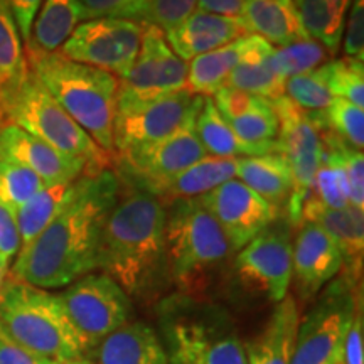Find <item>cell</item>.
Here are the masks:
<instances>
[{
    "label": "cell",
    "mask_w": 364,
    "mask_h": 364,
    "mask_svg": "<svg viewBox=\"0 0 364 364\" xmlns=\"http://www.w3.org/2000/svg\"><path fill=\"white\" fill-rule=\"evenodd\" d=\"M120 179L110 169L83 174L78 189L38 238L19 250L11 277L44 290L63 289L97 268L98 247Z\"/></svg>",
    "instance_id": "1"
},
{
    "label": "cell",
    "mask_w": 364,
    "mask_h": 364,
    "mask_svg": "<svg viewBox=\"0 0 364 364\" xmlns=\"http://www.w3.org/2000/svg\"><path fill=\"white\" fill-rule=\"evenodd\" d=\"M166 213L157 196L135 182L127 188L120 181L117 201L102 230L97 268L127 295L140 297L147 292L166 267Z\"/></svg>",
    "instance_id": "2"
},
{
    "label": "cell",
    "mask_w": 364,
    "mask_h": 364,
    "mask_svg": "<svg viewBox=\"0 0 364 364\" xmlns=\"http://www.w3.org/2000/svg\"><path fill=\"white\" fill-rule=\"evenodd\" d=\"M26 49L29 71L105 152H113L118 78L59 53Z\"/></svg>",
    "instance_id": "3"
},
{
    "label": "cell",
    "mask_w": 364,
    "mask_h": 364,
    "mask_svg": "<svg viewBox=\"0 0 364 364\" xmlns=\"http://www.w3.org/2000/svg\"><path fill=\"white\" fill-rule=\"evenodd\" d=\"M0 329L14 343L49 361H75L88 354L58 294L11 275L0 299Z\"/></svg>",
    "instance_id": "4"
},
{
    "label": "cell",
    "mask_w": 364,
    "mask_h": 364,
    "mask_svg": "<svg viewBox=\"0 0 364 364\" xmlns=\"http://www.w3.org/2000/svg\"><path fill=\"white\" fill-rule=\"evenodd\" d=\"M159 321L169 364H247L243 341L220 307L172 297L161 306Z\"/></svg>",
    "instance_id": "5"
},
{
    "label": "cell",
    "mask_w": 364,
    "mask_h": 364,
    "mask_svg": "<svg viewBox=\"0 0 364 364\" xmlns=\"http://www.w3.org/2000/svg\"><path fill=\"white\" fill-rule=\"evenodd\" d=\"M0 120L19 127L66 156L83 161L86 174H98L112 164V154L95 144L31 71L16 90L0 100Z\"/></svg>",
    "instance_id": "6"
},
{
    "label": "cell",
    "mask_w": 364,
    "mask_h": 364,
    "mask_svg": "<svg viewBox=\"0 0 364 364\" xmlns=\"http://www.w3.org/2000/svg\"><path fill=\"white\" fill-rule=\"evenodd\" d=\"M164 252L171 275L188 289L225 262L231 248L220 223L201 198H196L174 201L166 213Z\"/></svg>",
    "instance_id": "7"
},
{
    "label": "cell",
    "mask_w": 364,
    "mask_h": 364,
    "mask_svg": "<svg viewBox=\"0 0 364 364\" xmlns=\"http://www.w3.org/2000/svg\"><path fill=\"white\" fill-rule=\"evenodd\" d=\"M318 294L299 321L290 364H343L348 332L359 311L356 282L339 277Z\"/></svg>",
    "instance_id": "8"
},
{
    "label": "cell",
    "mask_w": 364,
    "mask_h": 364,
    "mask_svg": "<svg viewBox=\"0 0 364 364\" xmlns=\"http://www.w3.org/2000/svg\"><path fill=\"white\" fill-rule=\"evenodd\" d=\"M272 103L279 117L275 152L285 159L292 174V194L285 209L290 225H300L302 208L311 196L314 177L321 166V132L311 113L297 107L285 95L272 100Z\"/></svg>",
    "instance_id": "9"
},
{
    "label": "cell",
    "mask_w": 364,
    "mask_h": 364,
    "mask_svg": "<svg viewBox=\"0 0 364 364\" xmlns=\"http://www.w3.org/2000/svg\"><path fill=\"white\" fill-rule=\"evenodd\" d=\"M188 90V63L172 51L159 27L145 24L132 70L118 80L117 110L140 107Z\"/></svg>",
    "instance_id": "10"
},
{
    "label": "cell",
    "mask_w": 364,
    "mask_h": 364,
    "mask_svg": "<svg viewBox=\"0 0 364 364\" xmlns=\"http://www.w3.org/2000/svg\"><path fill=\"white\" fill-rule=\"evenodd\" d=\"M144 29V22L132 19L100 17L85 21L73 31L59 54L124 78L139 56Z\"/></svg>",
    "instance_id": "11"
},
{
    "label": "cell",
    "mask_w": 364,
    "mask_h": 364,
    "mask_svg": "<svg viewBox=\"0 0 364 364\" xmlns=\"http://www.w3.org/2000/svg\"><path fill=\"white\" fill-rule=\"evenodd\" d=\"M58 297L88 346V353L100 341L129 322V295L105 273L81 277L65 287Z\"/></svg>",
    "instance_id": "12"
},
{
    "label": "cell",
    "mask_w": 364,
    "mask_h": 364,
    "mask_svg": "<svg viewBox=\"0 0 364 364\" xmlns=\"http://www.w3.org/2000/svg\"><path fill=\"white\" fill-rule=\"evenodd\" d=\"M198 113H193L186 124L167 139L120 152L122 166L132 182L159 198L181 172L208 156L196 134Z\"/></svg>",
    "instance_id": "13"
},
{
    "label": "cell",
    "mask_w": 364,
    "mask_h": 364,
    "mask_svg": "<svg viewBox=\"0 0 364 364\" xmlns=\"http://www.w3.org/2000/svg\"><path fill=\"white\" fill-rule=\"evenodd\" d=\"M236 273L245 284L279 304L289 295L292 282V241L289 223L273 221L240 250Z\"/></svg>",
    "instance_id": "14"
},
{
    "label": "cell",
    "mask_w": 364,
    "mask_h": 364,
    "mask_svg": "<svg viewBox=\"0 0 364 364\" xmlns=\"http://www.w3.org/2000/svg\"><path fill=\"white\" fill-rule=\"evenodd\" d=\"M201 105V95L182 90L140 107L117 110L113 150L120 154L167 139L176 134L193 113L199 112Z\"/></svg>",
    "instance_id": "15"
},
{
    "label": "cell",
    "mask_w": 364,
    "mask_h": 364,
    "mask_svg": "<svg viewBox=\"0 0 364 364\" xmlns=\"http://www.w3.org/2000/svg\"><path fill=\"white\" fill-rule=\"evenodd\" d=\"M201 201L225 231L231 252H240L279 218V209L240 179H231L201 196Z\"/></svg>",
    "instance_id": "16"
},
{
    "label": "cell",
    "mask_w": 364,
    "mask_h": 364,
    "mask_svg": "<svg viewBox=\"0 0 364 364\" xmlns=\"http://www.w3.org/2000/svg\"><path fill=\"white\" fill-rule=\"evenodd\" d=\"M299 226L292 245V279L300 297L309 300L336 279L344 263L338 245L326 230L311 221Z\"/></svg>",
    "instance_id": "17"
},
{
    "label": "cell",
    "mask_w": 364,
    "mask_h": 364,
    "mask_svg": "<svg viewBox=\"0 0 364 364\" xmlns=\"http://www.w3.org/2000/svg\"><path fill=\"white\" fill-rule=\"evenodd\" d=\"M0 159L38 174L46 186L73 182L86 174V164L53 149L19 127L0 124Z\"/></svg>",
    "instance_id": "18"
},
{
    "label": "cell",
    "mask_w": 364,
    "mask_h": 364,
    "mask_svg": "<svg viewBox=\"0 0 364 364\" xmlns=\"http://www.w3.org/2000/svg\"><path fill=\"white\" fill-rule=\"evenodd\" d=\"M272 49L273 46L260 36L248 34L215 51L191 59L188 63V90L193 95L211 97L236 66L263 61Z\"/></svg>",
    "instance_id": "19"
},
{
    "label": "cell",
    "mask_w": 364,
    "mask_h": 364,
    "mask_svg": "<svg viewBox=\"0 0 364 364\" xmlns=\"http://www.w3.org/2000/svg\"><path fill=\"white\" fill-rule=\"evenodd\" d=\"M248 34L241 17L216 16L199 9L182 24L164 33L172 51L186 63Z\"/></svg>",
    "instance_id": "20"
},
{
    "label": "cell",
    "mask_w": 364,
    "mask_h": 364,
    "mask_svg": "<svg viewBox=\"0 0 364 364\" xmlns=\"http://www.w3.org/2000/svg\"><path fill=\"white\" fill-rule=\"evenodd\" d=\"M302 221L316 223L331 235L336 241L346 275L358 282L363 267L364 253V213L363 209L348 206L343 209H331L309 198L302 208Z\"/></svg>",
    "instance_id": "21"
},
{
    "label": "cell",
    "mask_w": 364,
    "mask_h": 364,
    "mask_svg": "<svg viewBox=\"0 0 364 364\" xmlns=\"http://www.w3.org/2000/svg\"><path fill=\"white\" fill-rule=\"evenodd\" d=\"M93 364H169L161 338L144 322H125L86 354Z\"/></svg>",
    "instance_id": "22"
},
{
    "label": "cell",
    "mask_w": 364,
    "mask_h": 364,
    "mask_svg": "<svg viewBox=\"0 0 364 364\" xmlns=\"http://www.w3.org/2000/svg\"><path fill=\"white\" fill-rule=\"evenodd\" d=\"M299 321L297 302L287 295L277 304L260 334L245 344L247 364H290Z\"/></svg>",
    "instance_id": "23"
},
{
    "label": "cell",
    "mask_w": 364,
    "mask_h": 364,
    "mask_svg": "<svg viewBox=\"0 0 364 364\" xmlns=\"http://www.w3.org/2000/svg\"><path fill=\"white\" fill-rule=\"evenodd\" d=\"M241 21L250 34L279 48L309 38L294 0H247Z\"/></svg>",
    "instance_id": "24"
},
{
    "label": "cell",
    "mask_w": 364,
    "mask_h": 364,
    "mask_svg": "<svg viewBox=\"0 0 364 364\" xmlns=\"http://www.w3.org/2000/svg\"><path fill=\"white\" fill-rule=\"evenodd\" d=\"M236 176L243 184L280 211L292 194L289 164L277 152L236 159Z\"/></svg>",
    "instance_id": "25"
},
{
    "label": "cell",
    "mask_w": 364,
    "mask_h": 364,
    "mask_svg": "<svg viewBox=\"0 0 364 364\" xmlns=\"http://www.w3.org/2000/svg\"><path fill=\"white\" fill-rule=\"evenodd\" d=\"M81 22L83 12L78 0H44L34 19L31 39L26 48L58 53Z\"/></svg>",
    "instance_id": "26"
},
{
    "label": "cell",
    "mask_w": 364,
    "mask_h": 364,
    "mask_svg": "<svg viewBox=\"0 0 364 364\" xmlns=\"http://www.w3.org/2000/svg\"><path fill=\"white\" fill-rule=\"evenodd\" d=\"M78 179L65 182V184L46 186L44 189H41L38 194L17 209L16 220L17 226H19L21 248L27 247L31 241L38 238L41 231L71 201L76 189H78Z\"/></svg>",
    "instance_id": "27"
},
{
    "label": "cell",
    "mask_w": 364,
    "mask_h": 364,
    "mask_svg": "<svg viewBox=\"0 0 364 364\" xmlns=\"http://www.w3.org/2000/svg\"><path fill=\"white\" fill-rule=\"evenodd\" d=\"M236 159L209 157L206 156L199 162L193 164L184 172H181L174 181L162 191L159 199H196L216 189L218 186L235 179Z\"/></svg>",
    "instance_id": "28"
},
{
    "label": "cell",
    "mask_w": 364,
    "mask_h": 364,
    "mask_svg": "<svg viewBox=\"0 0 364 364\" xmlns=\"http://www.w3.org/2000/svg\"><path fill=\"white\" fill-rule=\"evenodd\" d=\"M351 0H294L309 38L321 43L331 54L339 49Z\"/></svg>",
    "instance_id": "29"
},
{
    "label": "cell",
    "mask_w": 364,
    "mask_h": 364,
    "mask_svg": "<svg viewBox=\"0 0 364 364\" xmlns=\"http://www.w3.org/2000/svg\"><path fill=\"white\" fill-rule=\"evenodd\" d=\"M196 134H198L199 140H201L206 154L213 157L235 159L238 156H258L252 147H248L247 144H243L236 136L230 124L218 112L211 97H203L201 110H199L198 117H196Z\"/></svg>",
    "instance_id": "30"
},
{
    "label": "cell",
    "mask_w": 364,
    "mask_h": 364,
    "mask_svg": "<svg viewBox=\"0 0 364 364\" xmlns=\"http://www.w3.org/2000/svg\"><path fill=\"white\" fill-rule=\"evenodd\" d=\"M26 49L7 0H0V100L26 80Z\"/></svg>",
    "instance_id": "31"
},
{
    "label": "cell",
    "mask_w": 364,
    "mask_h": 364,
    "mask_svg": "<svg viewBox=\"0 0 364 364\" xmlns=\"http://www.w3.org/2000/svg\"><path fill=\"white\" fill-rule=\"evenodd\" d=\"M226 122L241 142L252 147L258 156L275 152L277 136H279V117H277L272 100L258 97L248 110Z\"/></svg>",
    "instance_id": "32"
},
{
    "label": "cell",
    "mask_w": 364,
    "mask_h": 364,
    "mask_svg": "<svg viewBox=\"0 0 364 364\" xmlns=\"http://www.w3.org/2000/svg\"><path fill=\"white\" fill-rule=\"evenodd\" d=\"M329 51L318 41L307 38L280 48H273L263 63L282 78L304 75L329 63Z\"/></svg>",
    "instance_id": "33"
},
{
    "label": "cell",
    "mask_w": 364,
    "mask_h": 364,
    "mask_svg": "<svg viewBox=\"0 0 364 364\" xmlns=\"http://www.w3.org/2000/svg\"><path fill=\"white\" fill-rule=\"evenodd\" d=\"M318 130H329L351 147H364V110L343 98H332L324 110L309 112Z\"/></svg>",
    "instance_id": "34"
},
{
    "label": "cell",
    "mask_w": 364,
    "mask_h": 364,
    "mask_svg": "<svg viewBox=\"0 0 364 364\" xmlns=\"http://www.w3.org/2000/svg\"><path fill=\"white\" fill-rule=\"evenodd\" d=\"M321 132L322 149L339 164L348 179L349 206L358 209L364 208V156L363 150H358L346 144L343 139L329 130Z\"/></svg>",
    "instance_id": "35"
},
{
    "label": "cell",
    "mask_w": 364,
    "mask_h": 364,
    "mask_svg": "<svg viewBox=\"0 0 364 364\" xmlns=\"http://www.w3.org/2000/svg\"><path fill=\"white\" fill-rule=\"evenodd\" d=\"M223 86L267 100H277L285 95V80L275 75L263 61L243 63L236 66Z\"/></svg>",
    "instance_id": "36"
},
{
    "label": "cell",
    "mask_w": 364,
    "mask_h": 364,
    "mask_svg": "<svg viewBox=\"0 0 364 364\" xmlns=\"http://www.w3.org/2000/svg\"><path fill=\"white\" fill-rule=\"evenodd\" d=\"M285 97L307 112L324 110L332 102V93L327 85V63L304 75L285 80Z\"/></svg>",
    "instance_id": "37"
},
{
    "label": "cell",
    "mask_w": 364,
    "mask_h": 364,
    "mask_svg": "<svg viewBox=\"0 0 364 364\" xmlns=\"http://www.w3.org/2000/svg\"><path fill=\"white\" fill-rule=\"evenodd\" d=\"M309 198L331 209H343L349 206V189L344 171L324 149H322L321 166H318L316 177H314Z\"/></svg>",
    "instance_id": "38"
},
{
    "label": "cell",
    "mask_w": 364,
    "mask_h": 364,
    "mask_svg": "<svg viewBox=\"0 0 364 364\" xmlns=\"http://www.w3.org/2000/svg\"><path fill=\"white\" fill-rule=\"evenodd\" d=\"M44 188L43 179L33 171L0 159V201L14 213Z\"/></svg>",
    "instance_id": "39"
},
{
    "label": "cell",
    "mask_w": 364,
    "mask_h": 364,
    "mask_svg": "<svg viewBox=\"0 0 364 364\" xmlns=\"http://www.w3.org/2000/svg\"><path fill=\"white\" fill-rule=\"evenodd\" d=\"M327 85L334 98L364 108V65L356 58L327 63Z\"/></svg>",
    "instance_id": "40"
},
{
    "label": "cell",
    "mask_w": 364,
    "mask_h": 364,
    "mask_svg": "<svg viewBox=\"0 0 364 364\" xmlns=\"http://www.w3.org/2000/svg\"><path fill=\"white\" fill-rule=\"evenodd\" d=\"M196 6L198 0H147L142 22L167 33L188 19Z\"/></svg>",
    "instance_id": "41"
},
{
    "label": "cell",
    "mask_w": 364,
    "mask_h": 364,
    "mask_svg": "<svg viewBox=\"0 0 364 364\" xmlns=\"http://www.w3.org/2000/svg\"><path fill=\"white\" fill-rule=\"evenodd\" d=\"M83 22L100 17L132 19L142 22L147 0H78Z\"/></svg>",
    "instance_id": "42"
},
{
    "label": "cell",
    "mask_w": 364,
    "mask_h": 364,
    "mask_svg": "<svg viewBox=\"0 0 364 364\" xmlns=\"http://www.w3.org/2000/svg\"><path fill=\"white\" fill-rule=\"evenodd\" d=\"M351 14L344 26V53L348 58L364 61V0L349 4Z\"/></svg>",
    "instance_id": "43"
},
{
    "label": "cell",
    "mask_w": 364,
    "mask_h": 364,
    "mask_svg": "<svg viewBox=\"0 0 364 364\" xmlns=\"http://www.w3.org/2000/svg\"><path fill=\"white\" fill-rule=\"evenodd\" d=\"M257 98L258 97H255V95L230 88V86H220L213 93V102H215L218 112L221 113L225 120H231V118L238 117L240 113L248 110L257 102Z\"/></svg>",
    "instance_id": "44"
},
{
    "label": "cell",
    "mask_w": 364,
    "mask_h": 364,
    "mask_svg": "<svg viewBox=\"0 0 364 364\" xmlns=\"http://www.w3.org/2000/svg\"><path fill=\"white\" fill-rule=\"evenodd\" d=\"M21 250V235L17 226L16 213L0 201V255L16 258Z\"/></svg>",
    "instance_id": "45"
},
{
    "label": "cell",
    "mask_w": 364,
    "mask_h": 364,
    "mask_svg": "<svg viewBox=\"0 0 364 364\" xmlns=\"http://www.w3.org/2000/svg\"><path fill=\"white\" fill-rule=\"evenodd\" d=\"M11 11L14 14V19H16L17 29L24 43L27 44L31 39V31H33V24L41 4L44 0H7Z\"/></svg>",
    "instance_id": "46"
},
{
    "label": "cell",
    "mask_w": 364,
    "mask_h": 364,
    "mask_svg": "<svg viewBox=\"0 0 364 364\" xmlns=\"http://www.w3.org/2000/svg\"><path fill=\"white\" fill-rule=\"evenodd\" d=\"M49 359H44L38 354L27 351L0 329V364H48Z\"/></svg>",
    "instance_id": "47"
},
{
    "label": "cell",
    "mask_w": 364,
    "mask_h": 364,
    "mask_svg": "<svg viewBox=\"0 0 364 364\" xmlns=\"http://www.w3.org/2000/svg\"><path fill=\"white\" fill-rule=\"evenodd\" d=\"M364 332H363V316L359 309L354 317L351 329L348 332V339L344 346V364H364Z\"/></svg>",
    "instance_id": "48"
},
{
    "label": "cell",
    "mask_w": 364,
    "mask_h": 364,
    "mask_svg": "<svg viewBox=\"0 0 364 364\" xmlns=\"http://www.w3.org/2000/svg\"><path fill=\"white\" fill-rule=\"evenodd\" d=\"M247 0H198L199 11L225 17H241Z\"/></svg>",
    "instance_id": "49"
},
{
    "label": "cell",
    "mask_w": 364,
    "mask_h": 364,
    "mask_svg": "<svg viewBox=\"0 0 364 364\" xmlns=\"http://www.w3.org/2000/svg\"><path fill=\"white\" fill-rule=\"evenodd\" d=\"M11 262H12L11 258L0 255V299H2L4 287L7 284L9 275H11Z\"/></svg>",
    "instance_id": "50"
},
{
    "label": "cell",
    "mask_w": 364,
    "mask_h": 364,
    "mask_svg": "<svg viewBox=\"0 0 364 364\" xmlns=\"http://www.w3.org/2000/svg\"><path fill=\"white\" fill-rule=\"evenodd\" d=\"M48 364H93L88 358L75 359V361H48Z\"/></svg>",
    "instance_id": "51"
}]
</instances>
